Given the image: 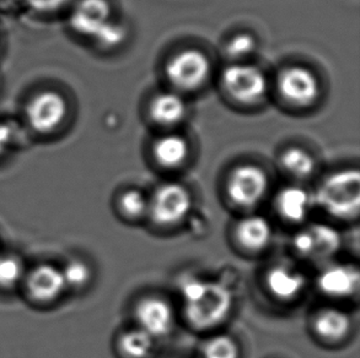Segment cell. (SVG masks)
<instances>
[{"label":"cell","instance_id":"cell-1","mask_svg":"<svg viewBox=\"0 0 360 358\" xmlns=\"http://www.w3.org/2000/svg\"><path fill=\"white\" fill-rule=\"evenodd\" d=\"M184 310L195 329H210L221 324L234 305V293L223 281L191 277L181 286Z\"/></svg>","mask_w":360,"mask_h":358},{"label":"cell","instance_id":"cell-2","mask_svg":"<svg viewBox=\"0 0 360 358\" xmlns=\"http://www.w3.org/2000/svg\"><path fill=\"white\" fill-rule=\"evenodd\" d=\"M312 204L333 218H356L360 208L359 171H338L328 175L314 194Z\"/></svg>","mask_w":360,"mask_h":358},{"label":"cell","instance_id":"cell-3","mask_svg":"<svg viewBox=\"0 0 360 358\" xmlns=\"http://www.w3.org/2000/svg\"><path fill=\"white\" fill-rule=\"evenodd\" d=\"M69 113L68 101L58 91L44 90L30 98L25 106V121L39 135H51L63 126Z\"/></svg>","mask_w":360,"mask_h":358},{"label":"cell","instance_id":"cell-4","mask_svg":"<svg viewBox=\"0 0 360 358\" xmlns=\"http://www.w3.org/2000/svg\"><path fill=\"white\" fill-rule=\"evenodd\" d=\"M221 86L235 102L243 106H255L267 95L268 81L256 65L234 63L221 74Z\"/></svg>","mask_w":360,"mask_h":358},{"label":"cell","instance_id":"cell-5","mask_svg":"<svg viewBox=\"0 0 360 358\" xmlns=\"http://www.w3.org/2000/svg\"><path fill=\"white\" fill-rule=\"evenodd\" d=\"M212 73L207 54L198 49H185L175 54L166 64V78L181 92H192L203 88Z\"/></svg>","mask_w":360,"mask_h":358},{"label":"cell","instance_id":"cell-6","mask_svg":"<svg viewBox=\"0 0 360 358\" xmlns=\"http://www.w3.org/2000/svg\"><path fill=\"white\" fill-rule=\"evenodd\" d=\"M192 204V195L185 185L164 184L149 201V213L156 225L174 226L188 216Z\"/></svg>","mask_w":360,"mask_h":358},{"label":"cell","instance_id":"cell-7","mask_svg":"<svg viewBox=\"0 0 360 358\" xmlns=\"http://www.w3.org/2000/svg\"><path fill=\"white\" fill-rule=\"evenodd\" d=\"M269 187L268 175L255 165L238 166L228 179V195L240 208H253L262 201Z\"/></svg>","mask_w":360,"mask_h":358},{"label":"cell","instance_id":"cell-8","mask_svg":"<svg viewBox=\"0 0 360 358\" xmlns=\"http://www.w3.org/2000/svg\"><path fill=\"white\" fill-rule=\"evenodd\" d=\"M278 91L284 101L295 107H310L320 97V81L305 67H289L279 74Z\"/></svg>","mask_w":360,"mask_h":358},{"label":"cell","instance_id":"cell-9","mask_svg":"<svg viewBox=\"0 0 360 358\" xmlns=\"http://www.w3.org/2000/svg\"><path fill=\"white\" fill-rule=\"evenodd\" d=\"M112 20L108 0H78L69 14L68 24L74 34L93 41Z\"/></svg>","mask_w":360,"mask_h":358},{"label":"cell","instance_id":"cell-10","mask_svg":"<svg viewBox=\"0 0 360 358\" xmlns=\"http://www.w3.org/2000/svg\"><path fill=\"white\" fill-rule=\"evenodd\" d=\"M136 318L139 328L154 339L162 338L174 328V312L171 305L161 298H146L136 305Z\"/></svg>","mask_w":360,"mask_h":358},{"label":"cell","instance_id":"cell-11","mask_svg":"<svg viewBox=\"0 0 360 358\" xmlns=\"http://www.w3.org/2000/svg\"><path fill=\"white\" fill-rule=\"evenodd\" d=\"M359 270L351 264H335L322 270L317 277V287L323 295L347 298L359 289Z\"/></svg>","mask_w":360,"mask_h":358},{"label":"cell","instance_id":"cell-12","mask_svg":"<svg viewBox=\"0 0 360 358\" xmlns=\"http://www.w3.org/2000/svg\"><path fill=\"white\" fill-rule=\"evenodd\" d=\"M26 286L30 296L39 302L57 300L67 289L62 269L52 264H41L30 271Z\"/></svg>","mask_w":360,"mask_h":358},{"label":"cell","instance_id":"cell-13","mask_svg":"<svg viewBox=\"0 0 360 358\" xmlns=\"http://www.w3.org/2000/svg\"><path fill=\"white\" fill-rule=\"evenodd\" d=\"M268 290L278 300L289 302L302 293L307 277L300 271L288 265H276L266 275Z\"/></svg>","mask_w":360,"mask_h":358},{"label":"cell","instance_id":"cell-14","mask_svg":"<svg viewBox=\"0 0 360 358\" xmlns=\"http://www.w3.org/2000/svg\"><path fill=\"white\" fill-rule=\"evenodd\" d=\"M149 114L158 126H177L187 116V103L177 92H160L151 100Z\"/></svg>","mask_w":360,"mask_h":358},{"label":"cell","instance_id":"cell-15","mask_svg":"<svg viewBox=\"0 0 360 358\" xmlns=\"http://www.w3.org/2000/svg\"><path fill=\"white\" fill-rule=\"evenodd\" d=\"M236 237L243 248L252 252H259L267 248L272 241L273 228L266 218L253 215L238 223Z\"/></svg>","mask_w":360,"mask_h":358},{"label":"cell","instance_id":"cell-16","mask_svg":"<svg viewBox=\"0 0 360 358\" xmlns=\"http://www.w3.org/2000/svg\"><path fill=\"white\" fill-rule=\"evenodd\" d=\"M277 210L288 223L305 221L311 208L312 197L300 187H287L277 195Z\"/></svg>","mask_w":360,"mask_h":358},{"label":"cell","instance_id":"cell-17","mask_svg":"<svg viewBox=\"0 0 360 358\" xmlns=\"http://www.w3.org/2000/svg\"><path fill=\"white\" fill-rule=\"evenodd\" d=\"M352 321L346 312L337 308H325L314 319V330L327 343H338L349 334Z\"/></svg>","mask_w":360,"mask_h":358},{"label":"cell","instance_id":"cell-18","mask_svg":"<svg viewBox=\"0 0 360 358\" xmlns=\"http://www.w3.org/2000/svg\"><path fill=\"white\" fill-rule=\"evenodd\" d=\"M154 159L165 168H177L184 165L190 156V144L179 134L161 136L154 144Z\"/></svg>","mask_w":360,"mask_h":358},{"label":"cell","instance_id":"cell-19","mask_svg":"<svg viewBox=\"0 0 360 358\" xmlns=\"http://www.w3.org/2000/svg\"><path fill=\"white\" fill-rule=\"evenodd\" d=\"M281 165L289 175L297 179L311 177L316 168V162L311 154L302 147H289L281 157Z\"/></svg>","mask_w":360,"mask_h":358},{"label":"cell","instance_id":"cell-20","mask_svg":"<svg viewBox=\"0 0 360 358\" xmlns=\"http://www.w3.org/2000/svg\"><path fill=\"white\" fill-rule=\"evenodd\" d=\"M309 228L311 231L316 246L315 259L333 257L341 249L342 237L336 228L325 223H315Z\"/></svg>","mask_w":360,"mask_h":358},{"label":"cell","instance_id":"cell-21","mask_svg":"<svg viewBox=\"0 0 360 358\" xmlns=\"http://www.w3.org/2000/svg\"><path fill=\"white\" fill-rule=\"evenodd\" d=\"M154 338L141 328L129 330L120 341L123 354L129 358H149L154 351Z\"/></svg>","mask_w":360,"mask_h":358},{"label":"cell","instance_id":"cell-22","mask_svg":"<svg viewBox=\"0 0 360 358\" xmlns=\"http://www.w3.org/2000/svg\"><path fill=\"white\" fill-rule=\"evenodd\" d=\"M203 358H239V346L228 335H217L207 340L202 350Z\"/></svg>","mask_w":360,"mask_h":358},{"label":"cell","instance_id":"cell-23","mask_svg":"<svg viewBox=\"0 0 360 358\" xmlns=\"http://www.w3.org/2000/svg\"><path fill=\"white\" fill-rule=\"evenodd\" d=\"M25 276L24 263L15 256L0 254V287L13 289Z\"/></svg>","mask_w":360,"mask_h":358},{"label":"cell","instance_id":"cell-24","mask_svg":"<svg viewBox=\"0 0 360 358\" xmlns=\"http://www.w3.org/2000/svg\"><path fill=\"white\" fill-rule=\"evenodd\" d=\"M127 36L128 29L126 26L112 19L96 34L93 42L100 48L112 49L121 46L126 41Z\"/></svg>","mask_w":360,"mask_h":358},{"label":"cell","instance_id":"cell-25","mask_svg":"<svg viewBox=\"0 0 360 358\" xmlns=\"http://www.w3.org/2000/svg\"><path fill=\"white\" fill-rule=\"evenodd\" d=\"M64 281L67 289H82L88 285L89 281L91 279V269L86 263L80 259H72L69 260L63 267Z\"/></svg>","mask_w":360,"mask_h":358},{"label":"cell","instance_id":"cell-26","mask_svg":"<svg viewBox=\"0 0 360 358\" xmlns=\"http://www.w3.org/2000/svg\"><path fill=\"white\" fill-rule=\"evenodd\" d=\"M120 206L128 218H141L149 211V200L141 190L128 189L121 195Z\"/></svg>","mask_w":360,"mask_h":358},{"label":"cell","instance_id":"cell-27","mask_svg":"<svg viewBox=\"0 0 360 358\" xmlns=\"http://www.w3.org/2000/svg\"><path fill=\"white\" fill-rule=\"evenodd\" d=\"M257 49V42L250 34H235L225 47V53L233 60L241 62L252 55Z\"/></svg>","mask_w":360,"mask_h":358},{"label":"cell","instance_id":"cell-28","mask_svg":"<svg viewBox=\"0 0 360 358\" xmlns=\"http://www.w3.org/2000/svg\"><path fill=\"white\" fill-rule=\"evenodd\" d=\"M292 246L297 256L307 258V259H315L316 246H315V239H314L310 228H305V230L299 231L292 237Z\"/></svg>","mask_w":360,"mask_h":358},{"label":"cell","instance_id":"cell-29","mask_svg":"<svg viewBox=\"0 0 360 358\" xmlns=\"http://www.w3.org/2000/svg\"><path fill=\"white\" fill-rule=\"evenodd\" d=\"M22 1L27 9L41 15L53 14L64 9L67 5L72 3V0H22Z\"/></svg>","mask_w":360,"mask_h":358},{"label":"cell","instance_id":"cell-30","mask_svg":"<svg viewBox=\"0 0 360 358\" xmlns=\"http://www.w3.org/2000/svg\"><path fill=\"white\" fill-rule=\"evenodd\" d=\"M16 139L15 126L9 121H0V157L13 147Z\"/></svg>","mask_w":360,"mask_h":358}]
</instances>
